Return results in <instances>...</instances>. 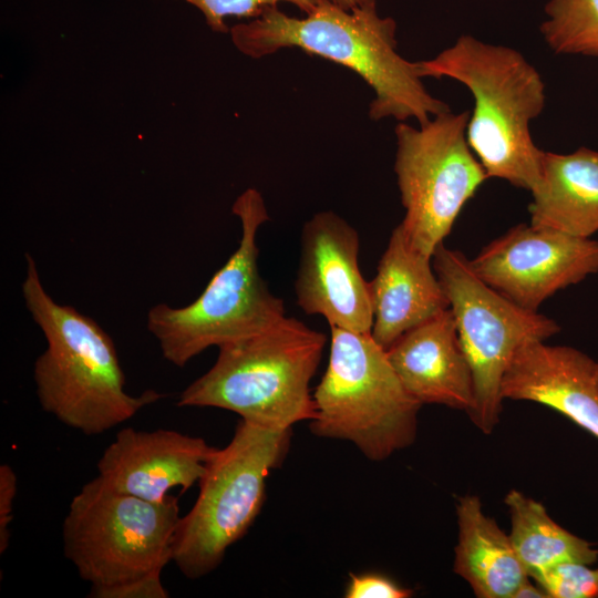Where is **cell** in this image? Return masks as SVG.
Returning a JSON list of instances; mask_svg holds the SVG:
<instances>
[{"instance_id":"cell-1","label":"cell","mask_w":598,"mask_h":598,"mask_svg":"<svg viewBox=\"0 0 598 598\" xmlns=\"http://www.w3.org/2000/svg\"><path fill=\"white\" fill-rule=\"evenodd\" d=\"M235 48L251 59H261L286 48L338 63L358 74L372 89L369 117L419 125L450 111L424 86L417 62L398 52L396 22L381 17L377 8L346 9L319 0L303 18L288 16L278 6L229 29Z\"/></svg>"},{"instance_id":"cell-2","label":"cell","mask_w":598,"mask_h":598,"mask_svg":"<svg viewBox=\"0 0 598 598\" xmlns=\"http://www.w3.org/2000/svg\"><path fill=\"white\" fill-rule=\"evenodd\" d=\"M25 262L22 296L47 340L33 369L38 400L47 413L85 435H100L164 396L152 389L128 394L112 338L94 319L55 302L30 254Z\"/></svg>"},{"instance_id":"cell-3","label":"cell","mask_w":598,"mask_h":598,"mask_svg":"<svg viewBox=\"0 0 598 598\" xmlns=\"http://www.w3.org/2000/svg\"><path fill=\"white\" fill-rule=\"evenodd\" d=\"M422 78H451L474 97L467 143L488 178L532 190L540 176L543 150L530 122L544 110L545 83L517 50L461 35L436 56L417 61Z\"/></svg>"},{"instance_id":"cell-4","label":"cell","mask_w":598,"mask_h":598,"mask_svg":"<svg viewBox=\"0 0 598 598\" xmlns=\"http://www.w3.org/2000/svg\"><path fill=\"white\" fill-rule=\"evenodd\" d=\"M326 343L324 333L285 317L257 334L219 347L213 367L181 393L177 405L224 409L279 429L311 421L310 382Z\"/></svg>"},{"instance_id":"cell-5","label":"cell","mask_w":598,"mask_h":598,"mask_svg":"<svg viewBox=\"0 0 598 598\" xmlns=\"http://www.w3.org/2000/svg\"><path fill=\"white\" fill-rule=\"evenodd\" d=\"M241 224L237 249L189 305L159 303L147 312L146 326L163 357L183 368L210 347H221L257 334L285 318L281 298L275 296L258 269L257 233L269 220L261 194L247 188L233 204Z\"/></svg>"},{"instance_id":"cell-6","label":"cell","mask_w":598,"mask_h":598,"mask_svg":"<svg viewBox=\"0 0 598 598\" xmlns=\"http://www.w3.org/2000/svg\"><path fill=\"white\" fill-rule=\"evenodd\" d=\"M329 360L313 392L311 432L353 443L380 462L411 445L422 404L402 385L371 333L332 327Z\"/></svg>"},{"instance_id":"cell-7","label":"cell","mask_w":598,"mask_h":598,"mask_svg":"<svg viewBox=\"0 0 598 598\" xmlns=\"http://www.w3.org/2000/svg\"><path fill=\"white\" fill-rule=\"evenodd\" d=\"M291 434V429L240 419L230 442L215 451L196 502L173 538L172 561L185 577L212 573L251 527L266 498L267 477L285 461Z\"/></svg>"},{"instance_id":"cell-8","label":"cell","mask_w":598,"mask_h":598,"mask_svg":"<svg viewBox=\"0 0 598 598\" xmlns=\"http://www.w3.org/2000/svg\"><path fill=\"white\" fill-rule=\"evenodd\" d=\"M178 498L151 502L121 493L100 477L73 496L62 528L63 551L91 586L87 597L162 573L172 561Z\"/></svg>"},{"instance_id":"cell-9","label":"cell","mask_w":598,"mask_h":598,"mask_svg":"<svg viewBox=\"0 0 598 598\" xmlns=\"http://www.w3.org/2000/svg\"><path fill=\"white\" fill-rule=\"evenodd\" d=\"M432 265L448 299L458 339L472 369L475 405L468 414L483 433L497 425L501 383L516 352L526 343L559 332L551 318L514 303L486 285L458 250L437 246Z\"/></svg>"},{"instance_id":"cell-10","label":"cell","mask_w":598,"mask_h":598,"mask_svg":"<svg viewBox=\"0 0 598 598\" xmlns=\"http://www.w3.org/2000/svg\"><path fill=\"white\" fill-rule=\"evenodd\" d=\"M468 117L450 110L419 127L399 122L394 128V173L405 209L399 225L411 247L430 258L488 179L467 143Z\"/></svg>"},{"instance_id":"cell-11","label":"cell","mask_w":598,"mask_h":598,"mask_svg":"<svg viewBox=\"0 0 598 598\" xmlns=\"http://www.w3.org/2000/svg\"><path fill=\"white\" fill-rule=\"evenodd\" d=\"M470 264L494 290L538 311L557 291L598 272V240L519 224L484 246Z\"/></svg>"},{"instance_id":"cell-12","label":"cell","mask_w":598,"mask_h":598,"mask_svg":"<svg viewBox=\"0 0 598 598\" xmlns=\"http://www.w3.org/2000/svg\"><path fill=\"white\" fill-rule=\"evenodd\" d=\"M359 249L357 230L342 217L331 210L315 214L302 227L295 292L301 310L323 317L330 328L371 333L372 303Z\"/></svg>"},{"instance_id":"cell-13","label":"cell","mask_w":598,"mask_h":598,"mask_svg":"<svg viewBox=\"0 0 598 598\" xmlns=\"http://www.w3.org/2000/svg\"><path fill=\"white\" fill-rule=\"evenodd\" d=\"M217 448L174 430L122 429L97 462V477L113 489L151 502L199 482Z\"/></svg>"},{"instance_id":"cell-14","label":"cell","mask_w":598,"mask_h":598,"mask_svg":"<svg viewBox=\"0 0 598 598\" xmlns=\"http://www.w3.org/2000/svg\"><path fill=\"white\" fill-rule=\"evenodd\" d=\"M501 396L554 409L598 439V361L573 347L523 346L504 373Z\"/></svg>"},{"instance_id":"cell-15","label":"cell","mask_w":598,"mask_h":598,"mask_svg":"<svg viewBox=\"0 0 598 598\" xmlns=\"http://www.w3.org/2000/svg\"><path fill=\"white\" fill-rule=\"evenodd\" d=\"M386 354L402 385L423 404H441L468 414L475 405L472 369L452 311L406 331Z\"/></svg>"},{"instance_id":"cell-16","label":"cell","mask_w":598,"mask_h":598,"mask_svg":"<svg viewBox=\"0 0 598 598\" xmlns=\"http://www.w3.org/2000/svg\"><path fill=\"white\" fill-rule=\"evenodd\" d=\"M369 290L371 336L385 350L406 331L450 308L432 258L411 247L400 225L390 236Z\"/></svg>"},{"instance_id":"cell-17","label":"cell","mask_w":598,"mask_h":598,"mask_svg":"<svg viewBox=\"0 0 598 598\" xmlns=\"http://www.w3.org/2000/svg\"><path fill=\"white\" fill-rule=\"evenodd\" d=\"M530 224L591 238L598 233V151L543 152L540 176L530 190Z\"/></svg>"},{"instance_id":"cell-18","label":"cell","mask_w":598,"mask_h":598,"mask_svg":"<svg viewBox=\"0 0 598 598\" xmlns=\"http://www.w3.org/2000/svg\"><path fill=\"white\" fill-rule=\"evenodd\" d=\"M454 571L478 598H512L529 578L508 534L484 514L476 495L458 497Z\"/></svg>"},{"instance_id":"cell-19","label":"cell","mask_w":598,"mask_h":598,"mask_svg":"<svg viewBox=\"0 0 598 598\" xmlns=\"http://www.w3.org/2000/svg\"><path fill=\"white\" fill-rule=\"evenodd\" d=\"M504 502L511 515L509 538L530 578L559 563L597 560L598 550L559 526L539 502L516 489Z\"/></svg>"},{"instance_id":"cell-20","label":"cell","mask_w":598,"mask_h":598,"mask_svg":"<svg viewBox=\"0 0 598 598\" xmlns=\"http://www.w3.org/2000/svg\"><path fill=\"white\" fill-rule=\"evenodd\" d=\"M539 27L556 54L598 58V0H547Z\"/></svg>"},{"instance_id":"cell-21","label":"cell","mask_w":598,"mask_h":598,"mask_svg":"<svg viewBox=\"0 0 598 598\" xmlns=\"http://www.w3.org/2000/svg\"><path fill=\"white\" fill-rule=\"evenodd\" d=\"M579 561H564L539 573L533 579L548 598L598 597V569Z\"/></svg>"},{"instance_id":"cell-22","label":"cell","mask_w":598,"mask_h":598,"mask_svg":"<svg viewBox=\"0 0 598 598\" xmlns=\"http://www.w3.org/2000/svg\"><path fill=\"white\" fill-rule=\"evenodd\" d=\"M195 7L204 17L212 31L229 32L226 20L229 18L252 19L266 8L281 2L291 3L303 13H309L319 0H178Z\"/></svg>"},{"instance_id":"cell-23","label":"cell","mask_w":598,"mask_h":598,"mask_svg":"<svg viewBox=\"0 0 598 598\" xmlns=\"http://www.w3.org/2000/svg\"><path fill=\"white\" fill-rule=\"evenodd\" d=\"M412 591L378 574H350L347 598H408Z\"/></svg>"},{"instance_id":"cell-24","label":"cell","mask_w":598,"mask_h":598,"mask_svg":"<svg viewBox=\"0 0 598 598\" xmlns=\"http://www.w3.org/2000/svg\"><path fill=\"white\" fill-rule=\"evenodd\" d=\"M162 573L128 581L126 584L104 589L92 598H167L169 594L161 578Z\"/></svg>"},{"instance_id":"cell-25","label":"cell","mask_w":598,"mask_h":598,"mask_svg":"<svg viewBox=\"0 0 598 598\" xmlns=\"http://www.w3.org/2000/svg\"><path fill=\"white\" fill-rule=\"evenodd\" d=\"M17 493V476L8 464L0 466V554L10 543L9 526L13 519V502Z\"/></svg>"},{"instance_id":"cell-26","label":"cell","mask_w":598,"mask_h":598,"mask_svg":"<svg viewBox=\"0 0 598 598\" xmlns=\"http://www.w3.org/2000/svg\"><path fill=\"white\" fill-rule=\"evenodd\" d=\"M512 598H548V596L539 585L532 584L528 578L518 586Z\"/></svg>"},{"instance_id":"cell-27","label":"cell","mask_w":598,"mask_h":598,"mask_svg":"<svg viewBox=\"0 0 598 598\" xmlns=\"http://www.w3.org/2000/svg\"><path fill=\"white\" fill-rule=\"evenodd\" d=\"M346 9L353 8H377L378 0H331Z\"/></svg>"}]
</instances>
